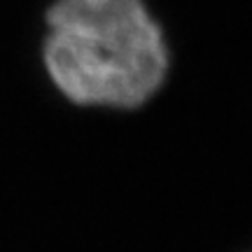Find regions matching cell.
<instances>
[{
    "instance_id": "obj_1",
    "label": "cell",
    "mask_w": 252,
    "mask_h": 252,
    "mask_svg": "<svg viewBox=\"0 0 252 252\" xmlns=\"http://www.w3.org/2000/svg\"><path fill=\"white\" fill-rule=\"evenodd\" d=\"M40 56L68 103L117 112L150 103L171 70L163 28L145 0H54Z\"/></svg>"
}]
</instances>
